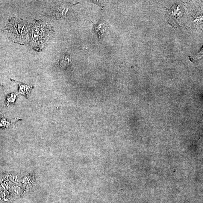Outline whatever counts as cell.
I'll return each instance as SVG.
<instances>
[{
  "mask_svg": "<svg viewBox=\"0 0 203 203\" xmlns=\"http://www.w3.org/2000/svg\"><path fill=\"white\" fill-rule=\"evenodd\" d=\"M28 25L19 19H10L6 29L8 37L13 42L23 44L27 43Z\"/></svg>",
  "mask_w": 203,
  "mask_h": 203,
  "instance_id": "obj_1",
  "label": "cell"
},
{
  "mask_svg": "<svg viewBox=\"0 0 203 203\" xmlns=\"http://www.w3.org/2000/svg\"><path fill=\"white\" fill-rule=\"evenodd\" d=\"M49 25L42 21H37L32 24L31 37L34 48L41 49L52 32Z\"/></svg>",
  "mask_w": 203,
  "mask_h": 203,
  "instance_id": "obj_2",
  "label": "cell"
},
{
  "mask_svg": "<svg viewBox=\"0 0 203 203\" xmlns=\"http://www.w3.org/2000/svg\"><path fill=\"white\" fill-rule=\"evenodd\" d=\"M17 82L19 85V94L24 96L26 98H28L29 93L33 89L34 87L27 84L20 83Z\"/></svg>",
  "mask_w": 203,
  "mask_h": 203,
  "instance_id": "obj_3",
  "label": "cell"
},
{
  "mask_svg": "<svg viewBox=\"0 0 203 203\" xmlns=\"http://www.w3.org/2000/svg\"><path fill=\"white\" fill-rule=\"evenodd\" d=\"M100 23H98V24L95 26V30L96 31H98L99 36H100V34H102L104 33L105 30H106L107 27V22L105 23V22H101Z\"/></svg>",
  "mask_w": 203,
  "mask_h": 203,
  "instance_id": "obj_4",
  "label": "cell"
},
{
  "mask_svg": "<svg viewBox=\"0 0 203 203\" xmlns=\"http://www.w3.org/2000/svg\"><path fill=\"white\" fill-rule=\"evenodd\" d=\"M16 97H17L16 95L14 93L7 96L6 98L7 105L8 106L10 105V104L14 103L15 101Z\"/></svg>",
  "mask_w": 203,
  "mask_h": 203,
  "instance_id": "obj_5",
  "label": "cell"
}]
</instances>
